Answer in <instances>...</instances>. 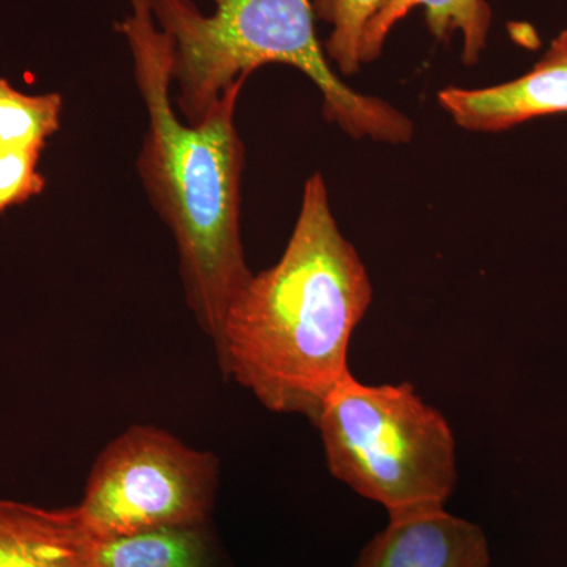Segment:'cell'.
I'll list each match as a JSON object with an SVG mask.
<instances>
[{
	"instance_id": "8992f818",
	"label": "cell",
	"mask_w": 567,
	"mask_h": 567,
	"mask_svg": "<svg viewBox=\"0 0 567 567\" xmlns=\"http://www.w3.org/2000/svg\"><path fill=\"white\" fill-rule=\"evenodd\" d=\"M439 103L461 128L506 132L547 115L567 114V25L524 76L486 89L450 87Z\"/></svg>"
},
{
	"instance_id": "30bf717a",
	"label": "cell",
	"mask_w": 567,
	"mask_h": 567,
	"mask_svg": "<svg viewBox=\"0 0 567 567\" xmlns=\"http://www.w3.org/2000/svg\"><path fill=\"white\" fill-rule=\"evenodd\" d=\"M218 558L207 524L96 540L99 567H219Z\"/></svg>"
},
{
	"instance_id": "6da1fadb",
	"label": "cell",
	"mask_w": 567,
	"mask_h": 567,
	"mask_svg": "<svg viewBox=\"0 0 567 567\" xmlns=\"http://www.w3.org/2000/svg\"><path fill=\"white\" fill-rule=\"evenodd\" d=\"M371 303L363 260L336 223L322 175L312 174L281 259L252 275L213 342L224 379L270 412L316 424L352 375L350 341Z\"/></svg>"
},
{
	"instance_id": "5b68a950",
	"label": "cell",
	"mask_w": 567,
	"mask_h": 567,
	"mask_svg": "<svg viewBox=\"0 0 567 567\" xmlns=\"http://www.w3.org/2000/svg\"><path fill=\"white\" fill-rule=\"evenodd\" d=\"M219 462L153 425H133L104 446L78 509L96 540L204 525L215 506Z\"/></svg>"
},
{
	"instance_id": "9c48e42d",
	"label": "cell",
	"mask_w": 567,
	"mask_h": 567,
	"mask_svg": "<svg viewBox=\"0 0 567 567\" xmlns=\"http://www.w3.org/2000/svg\"><path fill=\"white\" fill-rule=\"evenodd\" d=\"M416 7H423L425 24L435 40L446 41L453 33H461L465 65H476L481 61L492 25V9L486 0H391L364 33L363 65L380 58L394 25Z\"/></svg>"
},
{
	"instance_id": "8fae6325",
	"label": "cell",
	"mask_w": 567,
	"mask_h": 567,
	"mask_svg": "<svg viewBox=\"0 0 567 567\" xmlns=\"http://www.w3.org/2000/svg\"><path fill=\"white\" fill-rule=\"evenodd\" d=\"M62 110L59 93L28 95L0 76V148H44L61 128Z\"/></svg>"
},
{
	"instance_id": "277c9868",
	"label": "cell",
	"mask_w": 567,
	"mask_h": 567,
	"mask_svg": "<svg viewBox=\"0 0 567 567\" xmlns=\"http://www.w3.org/2000/svg\"><path fill=\"white\" fill-rule=\"evenodd\" d=\"M336 480L399 517L445 507L457 483L456 440L415 388L350 375L316 421Z\"/></svg>"
},
{
	"instance_id": "7a4b0ae2",
	"label": "cell",
	"mask_w": 567,
	"mask_h": 567,
	"mask_svg": "<svg viewBox=\"0 0 567 567\" xmlns=\"http://www.w3.org/2000/svg\"><path fill=\"white\" fill-rule=\"evenodd\" d=\"M115 29L128 43L148 126L137 173L152 207L173 234L186 305L213 342L237 295L252 278L241 241L245 145L235 110L246 81L235 82L199 123L175 114L174 48L153 18L151 0H128Z\"/></svg>"
},
{
	"instance_id": "7c38bea8",
	"label": "cell",
	"mask_w": 567,
	"mask_h": 567,
	"mask_svg": "<svg viewBox=\"0 0 567 567\" xmlns=\"http://www.w3.org/2000/svg\"><path fill=\"white\" fill-rule=\"evenodd\" d=\"M391 0H312L316 20L330 25L323 51L344 76L361 70V51L369 24Z\"/></svg>"
},
{
	"instance_id": "4fadbf2b",
	"label": "cell",
	"mask_w": 567,
	"mask_h": 567,
	"mask_svg": "<svg viewBox=\"0 0 567 567\" xmlns=\"http://www.w3.org/2000/svg\"><path fill=\"white\" fill-rule=\"evenodd\" d=\"M43 148H0V215L7 208L28 203L39 196L47 185L39 171Z\"/></svg>"
},
{
	"instance_id": "ba28073f",
	"label": "cell",
	"mask_w": 567,
	"mask_h": 567,
	"mask_svg": "<svg viewBox=\"0 0 567 567\" xmlns=\"http://www.w3.org/2000/svg\"><path fill=\"white\" fill-rule=\"evenodd\" d=\"M0 567H99L96 537L78 506L0 498Z\"/></svg>"
},
{
	"instance_id": "3957f363",
	"label": "cell",
	"mask_w": 567,
	"mask_h": 567,
	"mask_svg": "<svg viewBox=\"0 0 567 567\" xmlns=\"http://www.w3.org/2000/svg\"><path fill=\"white\" fill-rule=\"evenodd\" d=\"M151 7L173 41L175 103L188 123L203 122L235 82L282 63L315 82L324 118L350 137L412 141L415 126L405 114L336 76L317 39L312 0H151Z\"/></svg>"
},
{
	"instance_id": "52a82bcc",
	"label": "cell",
	"mask_w": 567,
	"mask_h": 567,
	"mask_svg": "<svg viewBox=\"0 0 567 567\" xmlns=\"http://www.w3.org/2000/svg\"><path fill=\"white\" fill-rule=\"evenodd\" d=\"M483 528L440 509L390 517L358 555L353 567H488Z\"/></svg>"
}]
</instances>
